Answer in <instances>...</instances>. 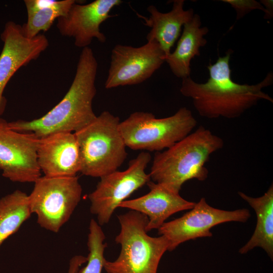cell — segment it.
<instances>
[{"label":"cell","instance_id":"cell-1","mask_svg":"<svg viewBox=\"0 0 273 273\" xmlns=\"http://www.w3.org/2000/svg\"><path fill=\"white\" fill-rule=\"evenodd\" d=\"M233 51L207 66L209 77L205 83H198L191 76L182 79L180 92L192 100L200 116L208 119L223 117L234 119L262 100L273 103V99L263 89L273 83V73L268 72L260 82L249 85L234 82L231 77L230 61Z\"/></svg>","mask_w":273,"mask_h":273},{"label":"cell","instance_id":"cell-2","mask_svg":"<svg viewBox=\"0 0 273 273\" xmlns=\"http://www.w3.org/2000/svg\"><path fill=\"white\" fill-rule=\"evenodd\" d=\"M98 62L92 49H82L73 81L62 100L46 114L30 121L8 122L16 131L34 134L38 138L59 132H76L96 117L93 101L96 93Z\"/></svg>","mask_w":273,"mask_h":273},{"label":"cell","instance_id":"cell-3","mask_svg":"<svg viewBox=\"0 0 273 273\" xmlns=\"http://www.w3.org/2000/svg\"><path fill=\"white\" fill-rule=\"evenodd\" d=\"M223 146L222 138L200 126L171 147L155 153L149 173L151 180L179 193L187 181L207 178L205 164Z\"/></svg>","mask_w":273,"mask_h":273},{"label":"cell","instance_id":"cell-4","mask_svg":"<svg viewBox=\"0 0 273 273\" xmlns=\"http://www.w3.org/2000/svg\"><path fill=\"white\" fill-rule=\"evenodd\" d=\"M120 230L115 241L121 246L119 255L113 261L105 260L107 273H157L160 261L168 250L165 237L148 234L147 217L129 210L118 215Z\"/></svg>","mask_w":273,"mask_h":273},{"label":"cell","instance_id":"cell-5","mask_svg":"<svg viewBox=\"0 0 273 273\" xmlns=\"http://www.w3.org/2000/svg\"><path fill=\"white\" fill-rule=\"evenodd\" d=\"M119 123L118 117L104 111L74 132L79 150L82 174L100 178L117 170L123 164L127 154Z\"/></svg>","mask_w":273,"mask_h":273},{"label":"cell","instance_id":"cell-6","mask_svg":"<svg viewBox=\"0 0 273 273\" xmlns=\"http://www.w3.org/2000/svg\"><path fill=\"white\" fill-rule=\"evenodd\" d=\"M197 124L191 111L181 107L173 115L162 118L150 112H134L120 122L119 129L130 149L159 152L183 139Z\"/></svg>","mask_w":273,"mask_h":273},{"label":"cell","instance_id":"cell-7","mask_svg":"<svg viewBox=\"0 0 273 273\" xmlns=\"http://www.w3.org/2000/svg\"><path fill=\"white\" fill-rule=\"evenodd\" d=\"M28 195L32 214L42 228L58 233L79 203L82 188L74 176H40Z\"/></svg>","mask_w":273,"mask_h":273},{"label":"cell","instance_id":"cell-8","mask_svg":"<svg viewBox=\"0 0 273 273\" xmlns=\"http://www.w3.org/2000/svg\"><path fill=\"white\" fill-rule=\"evenodd\" d=\"M151 159L149 153L142 152L129 161L126 170L100 177L95 190L88 195L90 211L100 225L108 223L120 203L151 180L145 171Z\"/></svg>","mask_w":273,"mask_h":273},{"label":"cell","instance_id":"cell-9","mask_svg":"<svg viewBox=\"0 0 273 273\" xmlns=\"http://www.w3.org/2000/svg\"><path fill=\"white\" fill-rule=\"evenodd\" d=\"M248 209L228 211L214 208L203 197L182 216L164 222L158 230L168 241V250H174L180 244L199 238L211 237L210 229L224 222H245L250 217Z\"/></svg>","mask_w":273,"mask_h":273},{"label":"cell","instance_id":"cell-10","mask_svg":"<svg viewBox=\"0 0 273 273\" xmlns=\"http://www.w3.org/2000/svg\"><path fill=\"white\" fill-rule=\"evenodd\" d=\"M165 54L155 41L134 47L118 44L112 49L105 87L141 83L150 78L165 62Z\"/></svg>","mask_w":273,"mask_h":273},{"label":"cell","instance_id":"cell-11","mask_svg":"<svg viewBox=\"0 0 273 273\" xmlns=\"http://www.w3.org/2000/svg\"><path fill=\"white\" fill-rule=\"evenodd\" d=\"M39 138L12 129L0 117V170L13 182L34 183L41 176L37 161Z\"/></svg>","mask_w":273,"mask_h":273},{"label":"cell","instance_id":"cell-12","mask_svg":"<svg viewBox=\"0 0 273 273\" xmlns=\"http://www.w3.org/2000/svg\"><path fill=\"white\" fill-rule=\"evenodd\" d=\"M1 38L4 46L0 54V117L7 106L4 92L9 81L19 68L38 58L49 46L44 35L27 38L22 26L12 21L6 23Z\"/></svg>","mask_w":273,"mask_h":273},{"label":"cell","instance_id":"cell-13","mask_svg":"<svg viewBox=\"0 0 273 273\" xmlns=\"http://www.w3.org/2000/svg\"><path fill=\"white\" fill-rule=\"evenodd\" d=\"M122 2L121 0H95L84 5L76 2L65 16L57 19V28L62 35L73 37L75 46L78 48L89 47L94 38L104 43L106 37L101 31L100 26L114 16L110 15L111 10Z\"/></svg>","mask_w":273,"mask_h":273},{"label":"cell","instance_id":"cell-14","mask_svg":"<svg viewBox=\"0 0 273 273\" xmlns=\"http://www.w3.org/2000/svg\"><path fill=\"white\" fill-rule=\"evenodd\" d=\"M37 161L46 176H76L80 171L81 160L74 133L59 132L39 138Z\"/></svg>","mask_w":273,"mask_h":273},{"label":"cell","instance_id":"cell-15","mask_svg":"<svg viewBox=\"0 0 273 273\" xmlns=\"http://www.w3.org/2000/svg\"><path fill=\"white\" fill-rule=\"evenodd\" d=\"M150 191L139 198L125 200L119 207L134 210L145 215L148 220L147 230L157 229L172 214L181 211L190 210L196 203L189 201L179 194L167 187L149 181L147 184Z\"/></svg>","mask_w":273,"mask_h":273},{"label":"cell","instance_id":"cell-16","mask_svg":"<svg viewBox=\"0 0 273 273\" xmlns=\"http://www.w3.org/2000/svg\"><path fill=\"white\" fill-rule=\"evenodd\" d=\"M170 11L160 12L154 6L147 8L149 17L136 13L143 20L144 25L151 28L147 35V41L154 40L160 46L165 56L171 53V49L178 38L184 25L192 20L193 9H184L185 1L174 0Z\"/></svg>","mask_w":273,"mask_h":273},{"label":"cell","instance_id":"cell-17","mask_svg":"<svg viewBox=\"0 0 273 273\" xmlns=\"http://www.w3.org/2000/svg\"><path fill=\"white\" fill-rule=\"evenodd\" d=\"M208 32V27H201V18L197 14L184 25L175 50L165 56V62L175 76L181 79L191 76V60L200 56V48L207 44L204 36Z\"/></svg>","mask_w":273,"mask_h":273},{"label":"cell","instance_id":"cell-18","mask_svg":"<svg viewBox=\"0 0 273 273\" xmlns=\"http://www.w3.org/2000/svg\"><path fill=\"white\" fill-rule=\"evenodd\" d=\"M240 197L247 202L255 211L257 223L250 240L239 250L245 254L255 247L263 249L273 258V185L270 186L263 195L256 198L238 192Z\"/></svg>","mask_w":273,"mask_h":273},{"label":"cell","instance_id":"cell-19","mask_svg":"<svg viewBox=\"0 0 273 273\" xmlns=\"http://www.w3.org/2000/svg\"><path fill=\"white\" fill-rule=\"evenodd\" d=\"M76 2L75 0L24 1L27 20L22 25L23 34L27 38H32L40 31H48L55 20L65 16Z\"/></svg>","mask_w":273,"mask_h":273},{"label":"cell","instance_id":"cell-20","mask_svg":"<svg viewBox=\"0 0 273 273\" xmlns=\"http://www.w3.org/2000/svg\"><path fill=\"white\" fill-rule=\"evenodd\" d=\"M32 214L28 195L16 190L0 199V247Z\"/></svg>","mask_w":273,"mask_h":273},{"label":"cell","instance_id":"cell-21","mask_svg":"<svg viewBox=\"0 0 273 273\" xmlns=\"http://www.w3.org/2000/svg\"><path fill=\"white\" fill-rule=\"evenodd\" d=\"M101 226L95 219L90 220L87 245L89 251L85 266L79 270L78 273H102L106 260L104 252L107 244Z\"/></svg>","mask_w":273,"mask_h":273},{"label":"cell","instance_id":"cell-22","mask_svg":"<svg viewBox=\"0 0 273 273\" xmlns=\"http://www.w3.org/2000/svg\"><path fill=\"white\" fill-rule=\"evenodd\" d=\"M222 2L229 4L237 13V20H239L251 11L259 10L265 13L263 6L255 0H221Z\"/></svg>","mask_w":273,"mask_h":273},{"label":"cell","instance_id":"cell-23","mask_svg":"<svg viewBox=\"0 0 273 273\" xmlns=\"http://www.w3.org/2000/svg\"><path fill=\"white\" fill-rule=\"evenodd\" d=\"M86 261V257L80 255L74 256L70 260L68 273H78L80 267Z\"/></svg>","mask_w":273,"mask_h":273},{"label":"cell","instance_id":"cell-24","mask_svg":"<svg viewBox=\"0 0 273 273\" xmlns=\"http://www.w3.org/2000/svg\"><path fill=\"white\" fill-rule=\"evenodd\" d=\"M260 4L263 6L265 10L264 18L268 19H271L273 16V5L272 0H261Z\"/></svg>","mask_w":273,"mask_h":273}]
</instances>
